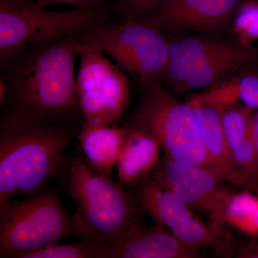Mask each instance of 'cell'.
I'll use <instances>...</instances> for the list:
<instances>
[{
  "instance_id": "6da1fadb",
  "label": "cell",
  "mask_w": 258,
  "mask_h": 258,
  "mask_svg": "<svg viewBox=\"0 0 258 258\" xmlns=\"http://www.w3.org/2000/svg\"><path fill=\"white\" fill-rule=\"evenodd\" d=\"M81 34L30 42L0 60L7 88L1 122L71 124L82 114L75 73Z\"/></svg>"
},
{
  "instance_id": "7a4b0ae2",
  "label": "cell",
  "mask_w": 258,
  "mask_h": 258,
  "mask_svg": "<svg viewBox=\"0 0 258 258\" xmlns=\"http://www.w3.org/2000/svg\"><path fill=\"white\" fill-rule=\"evenodd\" d=\"M75 128L66 123L20 125L0 123V205L30 196L60 169Z\"/></svg>"
},
{
  "instance_id": "3957f363",
  "label": "cell",
  "mask_w": 258,
  "mask_h": 258,
  "mask_svg": "<svg viewBox=\"0 0 258 258\" xmlns=\"http://www.w3.org/2000/svg\"><path fill=\"white\" fill-rule=\"evenodd\" d=\"M68 190L76 205L72 218L74 232L82 240L108 248L141 218L128 194L82 157L71 162Z\"/></svg>"
},
{
  "instance_id": "277c9868",
  "label": "cell",
  "mask_w": 258,
  "mask_h": 258,
  "mask_svg": "<svg viewBox=\"0 0 258 258\" xmlns=\"http://www.w3.org/2000/svg\"><path fill=\"white\" fill-rule=\"evenodd\" d=\"M57 191L47 189L0 205V257L24 258L74 233Z\"/></svg>"
},
{
  "instance_id": "5b68a950",
  "label": "cell",
  "mask_w": 258,
  "mask_h": 258,
  "mask_svg": "<svg viewBox=\"0 0 258 258\" xmlns=\"http://www.w3.org/2000/svg\"><path fill=\"white\" fill-rule=\"evenodd\" d=\"M132 125L153 134L166 157L201 166L218 176L205 149L192 108L162 85L144 88Z\"/></svg>"
},
{
  "instance_id": "8992f818",
  "label": "cell",
  "mask_w": 258,
  "mask_h": 258,
  "mask_svg": "<svg viewBox=\"0 0 258 258\" xmlns=\"http://www.w3.org/2000/svg\"><path fill=\"white\" fill-rule=\"evenodd\" d=\"M122 70L137 76L144 88L162 85L169 61V40L163 32L139 19L125 18L83 32Z\"/></svg>"
},
{
  "instance_id": "52a82bcc",
  "label": "cell",
  "mask_w": 258,
  "mask_h": 258,
  "mask_svg": "<svg viewBox=\"0 0 258 258\" xmlns=\"http://www.w3.org/2000/svg\"><path fill=\"white\" fill-rule=\"evenodd\" d=\"M116 11L106 4L93 9L50 11L32 3L0 0V60L30 42L83 33L114 22Z\"/></svg>"
},
{
  "instance_id": "ba28073f",
  "label": "cell",
  "mask_w": 258,
  "mask_h": 258,
  "mask_svg": "<svg viewBox=\"0 0 258 258\" xmlns=\"http://www.w3.org/2000/svg\"><path fill=\"white\" fill-rule=\"evenodd\" d=\"M257 62L258 47L237 40L189 37L169 45V70L184 81L176 94L212 87Z\"/></svg>"
},
{
  "instance_id": "9c48e42d",
  "label": "cell",
  "mask_w": 258,
  "mask_h": 258,
  "mask_svg": "<svg viewBox=\"0 0 258 258\" xmlns=\"http://www.w3.org/2000/svg\"><path fill=\"white\" fill-rule=\"evenodd\" d=\"M76 95L84 121L114 125L130 102V86L123 70L112 63L94 42L81 37Z\"/></svg>"
},
{
  "instance_id": "30bf717a",
  "label": "cell",
  "mask_w": 258,
  "mask_h": 258,
  "mask_svg": "<svg viewBox=\"0 0 258 258\" xmlns=\"http://www.w3.org/2000/svg\"><path fill=\"white\" fill-rule=\"evenodd\" d=\"M141 207L161 226H166L186 248L198 255L210 249L217 255H232V241L195 216L191 207L177 195L153 180L144 184L138 198Z\"/></svg>"
},
{
  "instance_id": "8fae6325",
  "label": "cell",
  "mask_w": 258,
  "mask_h": 258,
  "mask_svg": "<svg viewBox=\"0 0 258 258\" xmlns=\"http://www.w3.org/2000/svg\"><path fill=\"white\" fill-rule=\"evenodd\" d=\"M152 180L204 214L208 217L209 225L217 232L230 236L225 229L224 212L234 191L226 187L223 180L216 174L201 166L165 157L160 158L153 169Z\"/></svg>"
},
{
  "instance_id": "7c38bea8",
  "label": "cell",
  "mask_w": 258,
  "mask_h": 258,
  "mask_svg": "<svg viewBox=\"0 0 258 258\" xmlns=\"http://www.w3.org/2000/svg\"><path fill=\"white\" fill-rule=\"evenodd\" d=\"M243 0H164L139 20L162 32L214 31L221 29Z\"/></svg>"
},
{
  "instance_id": "4fadbf2b",
  "label": "cell",
  "mask_w": 258,
  "mask_h": 258,
  "mask_svg": "<svg viewBox=\"0 0 258 258\" xmlns=\"http://www.w3.org/2000/svg\"><path fill=\"white\" fill-rule=\"evenodd\" d=\"M198 257L162 227H148L141 218L98 258H194Z\"/></svg>"
},
{
  "instance_id": "5bb4252c",
  "label": "cell",
  "mask_w": 258,
  "mask_h": 258,
  "mask_svg": "<svg viewBox=\"0 0 258 258\" xmlns=\"http://www.w3.org/2000/svg\"><path fill=\"white\" fill-rule=\"evenodd\" d=\"M187 101L192 108L204 145L217 175L225 182L247 189L227 144L218 106L203 93L191 96Z\"/></svg>"
},
{
  "instance_id": "9a60e30c",
  "label": "cell",
  "mask_w": 258,
  "mask_h": 258,
  "mask_svg": "<svg viewBox=\"0 0 258 258\" xmlns=\"http://www.w3.org/2000/svg\"><path fill=\"white\" fill-rule=\"evenodd\" d=\"M161 148L153 134L138 127H129L118 160L119 185L141 182L157 165Z\"/></svg>"
},
{
  "instance_id": "2e32d148",
  "label": "cell",
  "mask_w": 258,
  "mask_h": 258,
  "mask_svg": "<svg viewBox=\"0 0 258 258\" xmlns=\"http://www.w3.org/2000/svg\"><path fill=\"white\" fill-rule=\"evenodd\" d=\"M128 129L83 122L79 139L88 165L97 172L110 176Z\"/></svg>"
},
{
  "instance_id": "e0dca14e",
  "label": "cell",
  "mask_w": 258,
  "mask_h": 258,
  "mask_svg": "<svg viewBox=\"0 0 258 258\" xmlns=\"http://www.w3.org/2000/svg\"><path fill=\"white\" fill-rule=\"evenodd\" d=\"M203 94L218 106L241 103L251 109L258 108V71L255 64L208 88Z\"/></svg>"
},
{
  "instance_id": "ac0fdd59",
  "label": "cell",
  "mask_w": 258,
  "mask_h": 258,
  "mask_svg": "<svg viewBox=\"0 0 258 258\" xmlns=\"http://www.w3.org/2000/svg\"><path fill=\"white\" fill-rule=\"evenodd\" d=\"M224 222L249 237L257 238V195L249 191L232 194L226 204Z\"/></svg>"
},
{
  "instance_id": "d6986e66",
  "label": "cell",
  "mask_w": 258,
  "mask_h": 258,
  "mask_svg": "<svg viewBox=\"0 0 258 258\" xmlns=\"http://www.w3.org/2000/svg\"><path fill=\"white\" fill-rule=\"evenodd\" d=\"M106 247L96 242L82 240L77 243L52 244L34 251L24 258H98Z\"/></svg>"
},
{
  "instance_id": "ffe728a7",
  "label": "cell",
  "mask_w": 258,
  "mask_h": 258,
  "mask_svg": "<svg viewBox=\"0 0 258 258\" xmlns=\"http://www.w3.org/2000/svg\"><path fill=\"white\" fill-rule=\"evenodd\" d=\"M233 32L237 40L253 45L258 41V0H243L235 14Z\"/></svg>"
},
{
  "instance_id": "44dd1931",
  "label": "cell",
  "mask_w": 258,
  "mask_h": 258,
  "mask_svg": "<svg viewBox=\"0 0 258 258\" xmlns=\"http://www.w3.org/2000/svg\"><path fill=\"white\" fill-rule=\"evenodd\" d=\"M117 10L125 18L140 19L154 11L164 0H117Z\"/></svg>"
},
{
  "instance_id": "7402d4cb",
  "label": "cell",
  "mask_w": 258,
  "mask_h": 258,
  "mask_svg": "<svg viewBox=\"0 0 258 258\" xmlns=\"http://www.w3.org/2000/svg\"><path fill=\"white\" fill-rule=\"evenodd\" d=\"M106 0H35V6L45 8L53 5H70L76 8L93 9L105 5Z\"/></svg>"
},
{
  "instance_id": "603a6c76",
  "label": "cell",
  "mask_w": 258,
  "mask_h": 258,
  "mask_svg": "<svg viewBox=\"0 0 258 258\" xmlns=\"http://www.w3.org/2000/svg\"><path fill=\"white\" fill-rule=\"evenodd\" d=\"M236 257L258 258V241L253 240L244 244L236 252Z\"/></svg>"
},
{
  "instance_id": "cb8c5ba5",
  "label": "cell",
  "mask_w": 258,
  "mask_h": 258,
  "mask_svg": "<svg viewBox=\"0 0 258 258\" xmlns=\"http://www.w3.org/2000/svg\"><path fill=\"white\" fill-rule=\"evenodd\" d=\"M250 131L252 140H253L258 155V111L255 114L252 115V120H251Z\"/></svg>"
},
{
  "instance_id": "d4e9b609",
  "label": "cell",
  "mask_w": 258,
  "mask_h": 258,
  "mask_svg": "<svg viewBox=\"0 0 258 258\" xmlns=\"http://www.w3.org/2000/svg\"><path fill=\"white\" fill-rule=\"evenodd\" d=\"M6 85L3 79H0V105H3L6 98Z\"/></svg>"
},
{
  "instance_id": "484cf974",
  "label": "cell",
  "mask_w": 258,
  "mask_h": 258,
  "mask_svg": "<svg viewBox=\"0 0 258 258\" xmlns=\"http://www.w3.org/2000/svg\"><path fill=\"white\" fill-rule=\"evenodd\" d=\"M12 1L23 2V3H32V4H34L35 0H12Z\"/></svg>"
},
{
  "instance_id": "4316f807",
  "label": "cell",
  "mask_w": 258,
  "mask_h": 258,
  "mask_svg": "<svg viewBox=\"0 0 258 258\" xmlns=\"http://www.w3.org/2000/svg\"><path fill=\"white\" fill-rule=\"evenodd\" d=\"M254 192L256 193V195H257L258 196V185H257V187H256L255 190H254Z\"/></svg>"
}]
</instances>
